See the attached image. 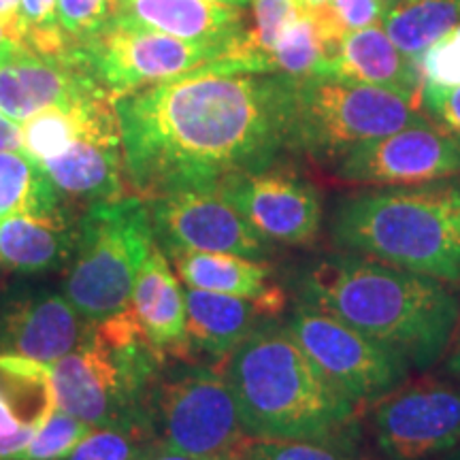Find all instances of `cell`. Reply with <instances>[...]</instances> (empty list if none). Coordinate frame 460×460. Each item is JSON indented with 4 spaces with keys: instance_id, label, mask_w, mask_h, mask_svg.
Segmentation results:
<instances>
[{
    "instance_id": "1",
    "label": "cell",
    "mask_w": 460,
    "mask_h": 460,
    "mask_svg": "<svg viewBox=\"0 0 460 460\" xmlns=\"http://www.w3.org/2000/svg\"><path fill=\"white\" fill-rule=\"evenodd\" d=\"M126 181L143 200L273 166L290 149L286 75L211 68L115 99Z\"/></svg>"
},
{
    "instance_id": "2",
    "label": "cell",
    "mask_w": 460,
    "mask_h": 460,
    "mask_svg": "<svg viewBox=\"0 0 460 460\" xmlns=\"http://www.w3.org/2000/svg\"><path fill=\"white\" fill-rule=\"evenodd\" d=\"M303 298L418 365L439 358L460 318L446 281L352 252L315 262L303 278Z\"/></svg>"
},
{
    "instance_id": "3",
    "label": "cell",
    "mask_w": 460,
    "mask_h": 460,
    "mask_svg": "<svg viewBox=\"0 0 460 460\" xmlns=\"http://www.w3.org/2000/svg\"><path fill=\"white\" fill-rule=\"evenodd\" d=\"M243 430L258 439L339 444L358 405L339 390L281 326L264 324L222 362Z\"/></svg>"
},
{
    "instance_id": "4",
    "label": "cell",
    "mask_w": 460,
    "mask_h": 460,
    "mask_svg": "<svg viewBox=\"0 0 460 460\" xmlns=\"http://www.w3.org/2000/svg\"><path fill=\"white\" fill-rule=\"evenodd\" d=\"M345 252L429 275L460 281V183L367 190L337 205L331 222Z\"/></svg>"
},
{
    "instance_id": "5",
    "label": "cell",
    "mask_w": 460,
    "mask_h": 460,
    "mask_svg": "<svg viewBox=\"0 0 460 460\" xmlns=\"http://www.w3.org/2000/svg\"><path fill=\"white\" fill-rule=\"evenodd\" d=\"M166 360L128 307L94 322L88 339L49 367L56 405L92 429L149 424L146 399Z\"/></svg>"
},
{
    "instance_id": "6",
    "label": "cell",
    "mask_w": 460,
    "mask_h": 460,
    "mask_svg": "<svg viewBox=\"0 0 460 460\" xmlns=\"http://www.w3.org/2000/svg\"><path fill=\"white\" fill-rule=\"evenodd\" d=\"M147 203L137 194L85 207L62 295L90 322L130 307L132 288L152 250Z\"/></svg>"
},
{
    "instance_id": "7",
    "label": "cell",
    "mask_w": 460,
    "mask_h": 460,
    "mask_svg": "<svg viewBox=\"0 0 460 460\" xmlns=\"http://www.w3.org/2000/svg\"><path fill=\"white\" fill-rule=\"evenodd\" d=\"M290 149L320 163L360 143L429 122L416 101L396 92L332 77H288Z\"/></svg>"
},
{
    "instance_id": "8",
    "label": "cell",
    "mask_w": 460,
    "mask_h": 460,
    "mask_svg": "<svg viewBox=\"0 0 460 460\" xmlns=\"http://www.w3.org/2000/svg\"><path fill=\"white\" fill-rule=\"evenodd\" d=\"M160 447L205 460H234L250 435L220 365L169 358L146 399Z\"/></svg>"
},
{
    "instance_id": "9",
    "label": "cell",
    "mask_w": 460,
    "mask_h": 460,
    "mask_svg": "<svg viewBox=\"0 0 460 460\" xmlns=\"http://www.w3.org/2000/svg\"><path fill=\"white\" fill-rule=\"evenodd\" d=\"M230 43L186 41L113 15L90 41L66 56L118 99L209 66L228 54Z\"/></svg>"
},
{
    "instance_id": "10",
    "label": "cell",
    "mask_w": 460,
    "mask_h": 460,
    "mask_svg": "<svg viewBox=\"0 0 460 460\" xmlns=\"http://www.w3.org/2000/svg\"><path fill=\"white\" fill-rule=\"evenodd\" d=\"M298 348L354 405L376 402L401 386L407 360L335 315L301 305L286 324Z\"/></svg>"
},
{
    "instance_id": "11",
    "label": "cell",
    "mask_w": 460,
    "mask_h": 460,
    "mask_svg": "<svg viewBox=\"0 0 460 460\" xmlns=\"http://www.w3.org/2000/svg\"><path fill=\"white\" fill-rule=\"evenodd\" d=\"M146 203L154 239L164 254L194 250L256 261L269 256V241L245 222L217 186L172 190Z\"/></svg>"
},
{
    "instance_id": "12",
    "label": "cell",
    "mask_w": 460,
    "mask_h": 460,
    "mask_svg": "<svg viewBox=\"0 0 460 460\" xmlns=\"http://www.w3.org/2000/svg\"><path fill=\"white\" fill-rule=\"evenodd\" d=\"M373 435L388 460H427L460 446V388L422 379L371 407Z\"/></svg>"
},
{
    "instance_id": "13",
    "label": "cell",
    "mask_w": 460,
    "mask_h": 460,
    "mask_svg": "<svg viewBox=\"0 0 460 460\" xmlns=\"http://www.w3.org/2000/svg\"><path fill=\"white\" fill-rule=\"evenodd\" d=\"M454 175H460V139L430 119L360 143L335 166L337 180L352 186H420Z\"/></svg>"
},
{
    "instance_id": "14",
    "label": "cell",
    "mask_w": 460,
    "mask_h": 460,
    "mask_svg": "<svg viewBox=\"0 0 460 460\" xmlns=\"http://www.w3.org/2000/svg\"><path fill=\"white\" fill-rule=\"evenodd\" d=\"M220 192L269 243L312 245L322 228L320 194L290 171H262L226 177Z\"/></svg>"
},
{
    "instance_id": "15",
    "label": "cell",
    "mask_w": 460,
    "mask_h": 460,
    "mask_svg": "<svg viewBox=\"0 0 460 460\" xmlns=\"http://www.w3.org/2000/svg\"><path fill=\"white\" fill-rule=\"evenodd\" d=\"M85 320L62 292L41 286H13L0 296V354L51 367L88 339Z\"/></svg>"
},
{
    "instance_id": "16",
    "label": "cell",
    "mask_w": 460,
    "mask_h": 460,
    "mask_svg": "<svg viewBox=\"0 0 460 460\" xmlns=\"http://www.w3.org/2000/svg\"><path fill=\"white\" fill-rule=\"evenodd\" d=\"M41 166L73 205L88 207L128 197L115 99L101 101L92 109L82 135L60 156L45 160Z\"/></svg>"
},
{
    "instance_id": "17",
    "label": "cell",
    "mask_w": 460,
    "mask_h": 460,
    "mask_svg": "<svg viewBox=\"0 0 460 460\" xmlns=\"http://www.w3.org/2000/svg\"><path fill=\"white\" fill-rule=\"evenodd\" d=\"M109 94L71 58H49L22 49L0 62V109L17 124L49 107H71Z\"/></svg>"
},
{
    "instance_id": "18",
    "label": "cell",
    "mask_w": 460,
    "mask_h": 460,
    "mask_svg": "<svg viewBox=\"0 0 460 460\" xmlns=\"http://www.w3.org/2000/svg\"><path fill=\"white\" fill-rule=\"evenodd\" d=\"M130 309L154 348L166 358L190 360L183 288L158 243H154L141 264L132 288Z\"/></svg>"
},
{
    "instance_id": "19",
    "label": "cell",
    "mask_w": 460,
    "mask_h": 460,
    "mask_svg": "<svg viewBox=\"0 0 460 460\" xmlns=\"http://www.w3.org/2000/svg\"><path fill=\"white\" fill-rule=\"evenodd\" d=\"M326 77L396 92L422 105V75L418 62L393 43L382 26L345 34L329 62Z\"/></svg>"
},
{
    "instance_id": "20",
    "label": "cell",
    "mask_w": 460,
    "mask_h": 460,
    "mask_svg": "<svg viewBox=\"0 0 460 460\" xmlns=\"http://www.w3.org/2000/svg\"><path fill=\"white\" fill-rule=\"evenodd\" d=\"M190 360L228 358L271 315L258 301L183 286Z\"/></svg>"
},
{
    "instance_id": "21",
    "label": "cell",
    "mask_w": 460,
    "mask_h": 460,
    "mask_svg": "<svg viewBox=\"0 0 460 460\" xmlns=\"http://www.w3.org/2000/svg\"><path fill=\"white\" fill-rule=\"evenodd\" d=\"M56 410L51 369L43 362L0 354V460L20 452Z\"/></svg>"
},
{
    "instance_id": "22",
    "label": "cell",
    "mask_w": 460,
    "mask_h": 460,
    "mask_svg": "<svg viewBox=\"0 0 460 460\" xmlns=\"http://www.w3.org/2000/svg\"><path fill=\"white\" fill-rule=\"evenodd\" d=\"M166 258L186 288L258 301L271 318L286 309L284 290L273 284L271 267L264 261L194 250H172Z\"/></svg>"
},
{
    "instance_id": "23",
    "label": "cell",
    "mask_w": 460,
    "mask_h": 460,
    "mask_svg": "<svg viewBox=\"0 0 460 460\" xmlns=\"http://www.w3.org/2000/svg\"><path fill=\"white\" fill-rule=\"evenodd\" d=\"M113 15L199 43H230L245 32L241 9L214 0H113Z\"/></svg>"
},
{
    "instance_id": "24",
    "label": "cell",
    "mask_w": 460,
    "mask_h": 460,
    "mask_svg": "<svg viewBox=\"0 0 460 460\" xmlns=\"http://www.w3.org/2000/svg\"><path fill=\"white\" fill-rule=\"evenodd\" d=\"M79 233L75 211L60 216L13 214L0 220V269L39 275L66 269Z\"/></svg>"
},
{
    "instance_id": "25",
    "label": "cell",
    "mask_w": 460,
    "mask_h": 460,
    "mask_svg": "<svg viewBox=\"0 0 460 460\" xmlns=\"http://www.w3.org/2000/svg\"><path fill=\"white\" fill-rule=\"evenodd\" d=\"M73 203L26 152H0V220L13 214L60 216Z\"/></svg>"
},
{
    "instance_id": "26",
    "label": "cell",
    "mask_w": 460,
    "mask_h": 460,
    "mask_svg": "<svg viewBox=\"0 0 460 460\" xmlns=\"http://www.w3.org/2000/svg\"><path fill=\"white\" fill-rule=\"evenodd\" d=\"M460 20V0H399L386 9L382 28L402 54L418 60Z\"/></svg>"
},
{
    "instance_id": "27",
    "label": "cell",
    "mask_w": 460,
    "mask_h": 460,
    "mask_svg": "<svg viewBox=\"0 0 460 460\" xmlns=\"http://www.w3.org/2000/svg\"><path fill=\"white\" fill-rule=\"evenodd\" d=\"M331 58V45L322 39L312 13L303 11L264 58V75L326 77Z\"/></svg>"
},
{
    "instance_id": "28",
    "label": "cell",
    "mask_w": 460,
    "mask_h": 460,
    "mask_svg": "<svg viewBox=\"0 0 460 460\" xmlns=\"http://www.w3.org/2000/svg\"><path fill=\"white\" fill-rule=\"evenodd\" d=\"M113 99L111 94H99L92 99L79 101L71 107H49L34 113L22 124L24 132V152L39 164L45 160L60 156L71 143L82 135L92 109L101 101Z\"/></svg>"
},
{
    "instance_id": "29",
    "label": "cell",
    "mask_w": 460,
    "mask_h": 460,
    "mask_svg": "<svg viewBox=\"0 0 460 460\" xmlns=\"http://www.w3.org/2000/svg\"><path fill=\"white\" fill-rule=\"evenodd\" d=\"M158 441L147 422L92 429L65 460H149Z\"/></svg>"
},
{
    "instance_id": "30",
    "label": "cell",
    "mask_w": 460,
    "mask_h": 460,
    "mask_svg": "<svg viewBox=\"0 0 460 460\" xmlns=\"http://www.w3.org/2000/svg\"><path fill=\"white\" fill-rule=\"evenodd\" d=\"M92 430L84 420L56 405L51 416L20 452L3 460H65Z\"/></svg>"
},
{
    "instance_id": "31",
    "label": "cell",
    "mask_w": 460,
    "mask_h": 460,
    "mask_svg": "<svg viewBox=\"0 0 460 460\" xmlns=\"http://www.w3.org/2000/svg\"><path fill=\"white\" fill-rule=\"evenodd\" d=\"M386 9L382 0H329L324 7L307 11V13H312L322 39L331 45L335 54L345 34L382 24Z\"/></svg>"
},
{
    "instance_id": "32",
    "label": "cell",
    "mask_w": 460,
    "mask_h": 460,
    "mask_svg": "<svg viewBox=\"0 0 460 460\" xmlns=\"http://www.w3.org/2000/svg\"><path fill=\"white\" fill-rule=\"evenodd\" d=\"M58 0H20V37L34 54L65 58L68 41L58 26Z\"/></svg>"
},
{
    "instance_id": "33",
    "label": "cell",
    "mask_w": 460,
    "mask_h": 460,
    "mask_svg": "<svg viewBox=\"0 0 460 460\" xmlns=\"http://www.w3.org/2000/svg\"><path fill=\"white\" fill-rule=\"evenodd\" d=\"M56 15L71 51L90 41L111 20L113 0H58Z\"/></svg>"
},
{
    "instance_id": "34",
    "label": "cell",
    "mask_w": 460,
    "mask_h": 460,
    "mask_svg": "<svg viewBox=\"0 0 460 460\" xmlns=\"http://www.w3.org/2000/svg\"><path fill=\"white\" fill-rule=\"evenodd\" d=\"M234 460H354L335 444L301 439H258L250 437Z\"/></svg>"
},
{
    "instance_id": "35",
    "label": "cell",
    "mask_w": 460,
    "mask_h": 460,
    "mask_svg": "<svg viewBox=\"0 0 460 460\" xmlns=\"http://www.w3.org/2000/svg\"><path fill=\"white\" fill-rule=\"evenodd\" d=\"M416 62L424 84L444 88L460 85V24L437 39Z\"/></svg>"
},
{
    "instance_id": "36",
    "label": "cell",
    "mask_w": 460,
    "mask_h": 460,
    "mask_svg": "<svg viewBox=\"0 0 460 460\" xmlns=\"http://www.w3.org/2000/svg\"><path fill=\"white\" fill-rule=\"evenodd\" d=\"M422 105L437 118V122L460 139V85L444 88V85H422Z\"/></svg>"
},
{
    "instance_id": "37",
    "label": "cell",
    "mask_w": 460,
    "mask_h": 460,
    "mask_svg": "<svg viewBox=\"0 0 460 460\" xmlns=\"http://www.w3.org/2000/svg\"><path fill=\"white\" fill-rule=\"evenodd\" d=\"M0 152H24L22 124L7 118L3 109H0Z\"/></svg>"
},
{
    "instance_id": "38",
    "label": "cell",
    "mask_w": 460,
    "mask_h": 460,
    "mask_svg": "<svg viewBox=\"0 0 460 460\" xmlns=\"http://www.w3.org/2000/svg\"><path fill=\"white\" fill-rule=\"evenodd\" d=\"M22 49H26V45L22 41L20 34L11 31V28L0 20V62L9 60L11 56H15L17 51Z\"/></svg>"
},
{
    "instance_id": "39",
    "label": "cell",
    "mask_w": 460,
    "mask_h": 460,
    "mask_svg": "<svg viewBox=\"0 0 460 460\" xmlns=\"http://www.w3.org/2000/svg\"><path fill=\"white\" fill-rule=\"evenodd\" d=\"M0 20L20 34V0H0Z\"/></svg>"
},
{
    "instance_id": "40",
    "label": "cell",
    "mask_w": 460,
    "mask_h": 460,
    "mask_svg": "<svg viewBox=\"0 0 460 460\" xmlns=\"http://www.w3.org/2000/svg\"><path fill=\"white\" fill-rule=\"evenodd\" d=\"M149 460H205V458H197V456H188V454L181 452H172V450H164V447H158V452L154 454Z\"/></svg>"
},
{
    "instance_id": "41",
    "label": "cell",
    "mask_w": 460,
    "mask_h": 460,
    "mask_svg": "<svg viewBox=\"0 0 460 460\" xmlns=\"http://www.w3.org/2000/svg\"><path fill=\"white\" fill-rule=\"evenodd\" d=\"M326 3H329V0H296V4L301 7V11H305V13H307V11H315V9L324 7Z\"/></svg>"
},
{
    "instance_id": "42",
    "label": "cell",
    "mask_w": 460,
    "mask_h": 460,
    "mask_svg": "<svg viewBox=\"0 0 460 460\" xmlns=\"http://www.w3.org/2000/svg\"><path fill=\"white\" fill-rule=\"evenodd\" d=\"M450 369L456 373L458 379H460V335L456 339V348H454V354H452V358H450Z\"/></svg>"
},
{
    "instance_id": "43",
    "label": "cell",
    "mask_w": 460,
    "mask_h": 460,
    "mask_svg": "<svg viewBox=\"0 0 460 460\" xmlns=\"http://www.w3.org/2000/svg\"><path fill=\"white\" fill-rule=\"evenodd\" d=\"M214 3H222V4H230V7L243 9V7H247V3H250V0H214Z\"/></svg>"
},
{
    "instance_id": "44",
    "label": "cell",
    "mask_w": 460,
    "mask_h": 460,
    "mask_svg": "<svg viewBox=\"0 0 460 460\" xmlns=\"http://www.w3.org/2000/svg\"><path fill=\"white\" fill-rule=\"evenodd\" d=\"M382 3L386 4V7H393V4H394V3H399V0H382Z\"/></svg>"
},
{
    "instance_id": "45",
    "label": "cell",
    "mask_w": 460,
    "mask_h": 460,
    "mask_svg": "<svg viewBox=\"0 0 460 460\" xmlns=\"http://www.w3.org/2000/svg\"><path fill=\"white\" fill-rule=\"evenodd\" d=\"M452 460H460V454H458V456H454V458H452Z\"/></svg>"
}]
</instances>
